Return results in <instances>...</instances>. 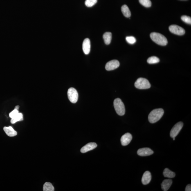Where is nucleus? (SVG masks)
Returning a JSON list of instances; mask_svg holds the SVG:
<instances>
[{
  "mask_svg": "<svg viewBox=\"0 0 191 191\" xmlns=\"http://www.w3.org/2000/svg\"><path fill=\"white\" fill-rule=\"evenodd\" d=\"M120 66V63L117 60L109 61L106 65L105 68L108 71H112L118 68Z\"/></svg>",
  "mask_w": 191,
  "mask_h": 191,
  "instance_id": "obj_8",
  "label": "nucleus"
},
{
  "mask_svg": "<svg viewBox=\"0 0 191 191\" xmlns=\"http://www.w3.org/2000/svg\"><path fill=\"white\" fill-rule=\"evenodd\" d=\"M103 38L106 45L109 44L112 39V34L110 32H106L103 35Z\"/></svg>",
  "mask_w": 191,
  "mask_h": 191,
  "instance_id": "obj_16",
  "label": "nucleus"
},
{
  "mask_svg": "<svg viewBox=\"0 0 191 191\" xmlns=\"http://www.w3.org/2000/svg\"><path fill=\"white\" fill-rule=\"evenodd\" d=\"M160 62V59L156 56H152L149 58L147 60V62L149 64H156Z\"/></svg>",
  "mask_w": 191,
  "mask_h": 191,
  "instance_id": "obj_21",
  "label": "nucleus"
},
{
  "mask_svg": "<svg viewBox=\"0 0 191 191\" xmlns=\"http://www.w3.org/2000/svg\"><path fill=\"white\" fill-rule=\"evenodd\" d=\"M43 190L44 191H54L55 189L51 183L47 182L43 185Z\"/></svg>",
  "mask_w": 191,
  "mask_h": 191,
  "instance_id": "obj_20",
  "label": "nucleus"
},
{
  "mask_svg": "<svg viewBox=\"0 0 191 191\" xmlns=\"http://www.w3.org/2000/svg\"><path fill=\"white\" fill-rule=\"evenodd\" d=\"M132 135L129 133H126L122 136L121 138V142L122 145L126 146L129 145L132 140Z\"/></svg>",
  "mask_w": 191,
  "mask_h": 191,
  "instance_id": "obj_10",
  "label": "nucleus"
},
{
  "mask_svg": "<svg viewBox=\"0 0 191 191\" xmlns=\"http://www.w3.org/2000/svg\"><path fill=\"white\" fill-rule=\"evenodd\" d=\"M90 41L89 38L84 39L82 43V50L85 55H88L90 51Z\"/></svg>",
  "mask_w": 191,
  "mask_h": 191,
  "instance_id": "obj_11",
  "label": "nucleus"
},
{
  "mask_svg": "<svg viewBox=\"0 0 191 191\" xmlns=\"http://www.w3.org/2000/svg\"><path fill=\"white\" fill-rule=\"evenodd\" d=\"M140 4L143 6L149 8L152 5V3L150 0H139Z\"/></svg>",
  "mask_w": 191,
  "mask_h": 191,
  "instance_id": "obj_22",
  "label": "nucleus"
},
{
  "mask_svg": "<svg viewBox=\"0 0 191 191\" xmlns=\"http://www.w3.org/2000/svg\"><path fill=\"white\" fill-rule=\"evenodd\" d=\"M23 119V115L22 113H19L17 116L14 117V118H12L11 120V123L12 124H14L16 122L22 121Z\"/></svg>",
  "mask_w": 191,
  "mask_h": 191,
  "instance_id": "obj_19",
  "label": "nucleus"
},
{
  "mask_svg": "<svg viewBox=\"0 0 191 191\" xmlns=\"http://www.w3.org/2000/svg\"><path fill=\"white\" fill-rule=\"evenodd\" d=\"M150 37L153 41L160 46H166L168 43L166 38L161 34L152 32L150 34Z\"/></svg>",
  "mask_w": 191,
  "mask_h": 191,
  "instance_id": "obj_2",
  "label": "nucleus"
},
{
  "mask_svg": "<svg viewBox=\"0 0 191 191\" xmlns=\"http://www.w3.org/2000/svg\"><path fill=\"white\" fill-rule=\"evenodd\" d=\"M182 20L185 23L191 25V18L188 16L183 15L181 17Z\"/></svg>",
  "mask_w": 191,
  "mask_h": 191,
  "instance_id": "obj_24",
  "label": "nucleus"
},
{
  "mask_svg": "<svg viewBox=\"0 0 191 191\" xmlns=\"http://www.w3.org/2000/svg\"><path fill=\"white\" fill-rule=\"evenodd\" d=\"M97 1V0H86L85 4L86 7H91L95 5Z\"/></svg>",
  "mask_w": 191,
  "mask_h": 191,
  "instance_id": "obj_23",
  "label": "nucleus"
},
{
  "mask_svg": "<svg viewBox=\"0 0 191 191\" xmlns=\"http://www.w3.org/2000/svg\"><path fill=\"white\" fill-rule=\"evenodd\" d=\"M126 41L130 44H133L136 42V39L134 37H127L126 38Z\"/></svg>",
  "mask_w": 191,
  "mask_h": 191,
  "instance_id": "obj_25",
  "label": "nucleus"
},
{
  "mask_svg": "<svg viewBox=\"0 0 191 191\" xmlns=\"http://www.w3.org/2000/svg\"><path fill=\"white\" fill-rule=\"evenodd\" d=\"M19 109V106H15V109H17L18 110V109Z\"/></svg>",
  "mask_w": 191,
  "mask_h": 191,
  "instance_id": "obj_28",
  "label": "nucleus"
},
{
  "mask_svg": "<svg viewBox=\"0 0 191 191\" xmlns=\"http://www.w3.org/2000/svg\"><path fill=\"white\" fill-rule=\"evenodd\" d=\"M6 134L9 137H14L17 136V132L14 130L12 127H4L3 128Z\"/></svg>",
  "mask_w": 191,
  "mask_h": 191,
  "instance_id": "obj_14",
  "label": "nucleus"
},
{
  "mask_svg": "<svg viewBox=\"0 0 191 191\" xmlns=\"http://www.w3.org/2000/svg\"><path fill=\"white\" fill-rule=\"evenodd\" d=\"M135 86L137 89H147L151 87L150 84L146 79L140 77L137 79L135 83Z\"/></svg>",
  "mask_w": 191,
  "mask_h": 191,
  "instance_id": "obj_4",
  "label": "nucleus"
},
{
  "mask_svg": "<svg viewBox=\"0 0 191 191\" xmlns=\"http://www.w3.org/2000/svg\"><path fill=\"white\" fill-rule=\"evenodd\" d=\"M164 111L163 109H158L153 110L149 114L148 120L151 123H154L159 120L163 116Z\"/></svg>",
  "mask_w": 191,
  "mask_h": 191,
  "instance_id": "obj_1",
  "label": "nucleus"
},
{
  "mask_svg": "<svg viewBox=\"0 0 191 191\" xmlns=\"http://www.w3.org/2000/svg\"><path fill=\"white\" fill-rule=\"evenodd\" d=\"M97 146L96 143H94V142L89 143L86 144L84 146L82 147L81 149L80 152L82 153L87 152L96 148Z\"/></svg>",
  "mask_w": 191,
  "mask_h": 191,
  "instance_id": "obj_12",
  "label": "nucleus"
},
{
  "mask_svg": "<svg viewBox=\"0 0 191 191\" xmlns=\"http://www.w3.org/2000/svg\"><path fill=\"white\" fill-rule=\"evenodd\" d=\"M68 98L72 103H75L78 98V94L77 90L73 88L68 89L67 92Z\"/></svg>",
  "mask_w": 191,
  "mask_h": 191,
  "instance_id": "obj_5",
  "label": "nucleus"
},
{
  "mask_svg": "<svg viewBox=\"0 0 191 191\" xmlns=\"http://www.w3.org/2000/svg\"><path fill=\"white\" fill-rule=\"evenodd\" d=\"M185 191H191V185L190 184H189L187 185L185 188Z\"/></svg>",
  "mask_w": 191,
  "mask_h": 191,
  "instance_id": "obj_27",
  "label": "nucleus"
},
{
  "mask_svg": "<svg viewBox=\"0 0 191 191\" xmlns=\"http://www.w3.org/2000/svg\"><path fill=\"white\" fill-rule=\"evenodd\" d=\"M172 183L171 179H166L163 181L161 184V188L163 190L167 191L170 188Z\"/></svg>",
  "mask_w": 191,
  "mask_h": 191,
  "instance_id": "obj_15",
  "label": "nucleus"
},
{
  "mask_svg": "<svg viewBox=\"0 0 191 191\" xmlns=\"http://www.w3.org/2000/svg\"><path fill=\"white\" fill-rule=\"evenodd\" d=\"M183 123L180 122H178L174 126L171 130L170 135L171 137L175 138L179 134L183 127Z\"/></svg>",
  "mask_w": 191,
  "mask_h": 191,
  "instance_id": "obj_6",
  "label": "nucleus"
},
{
  "mask_svg": "<svg viewBox=\"0 0 191 191\" xmlns=\"http://www.w3.org/2000/svg\"><path fill=\"white\" fill-rule=\"evenodd\" d=\"M122 12L124 15L127 17H130L131 16V13L128 7L126 5H124L122 7Z\"/></svg>",
  "mask_w": 191,
  "mask_h": 191,
  "instance_id": "obj_17",
  "label": "nucleus"
},
{
  "mask_svg": "<svg viewBox=\"0 0 191 191\" xmlns=\"http://www.w3.org/2000/svg\"><path fill=\"white\" fill-rule=\"evenodd\" d=\"M137 153L140 156H150L154 153V152L148 148H144L139 149Z\"/></svg>",
  "mask_w": 191,
  "mask_h": 191,
  "instance_id": "obj_9",
  "label": "nucleus"
},
{
  "mask_svg": "<svg viewBox=\"0 0 191 191\" xmlns=\"http://www.w3.org/2000/svg\"><path fill=\"white\" fill-rule=\"evenodd\" d=\"M169 30L171 33L177 35H182L185 33V30L183 28L177 25H171Z\"/></svg>",
  "mask_w": 191,
  "mask_h": 191,
  "instance_id": "obj_7",
  "label": "nucleus"
},
{
  "mask_svg": "<svg viewBox=\"0 0 191 191\" xmlns=\"http://www.w3.org/2000/svg\"><path fill=\"white\" fill-rule=\"evenodd\" d=\"M163 174L165 177L170 178H174L176 176L174 172L172 171L168 168H166L164 170Z\"/></svg>",
  "mask_w": 191,
  "mask_h": 191,
  "instance_id": "obj_18",
  "label": "nucleus"
},
{
  "mask_svg": "<svg viewBox=\"0 0 191 191\" xmlns=\"http://www.w3.org/2000/svg\"><path fill=\"white\" fill-rule=\"evenodd\" d=\"M152 179L151 173L149 171H147L144 173L142 178V182L143 185H147L150 182Z\"/></svg>",
  "mask_w": 191,
  "mask_h": 191,
  "instance_id": "obj_13",
  "label": "nucleus"
},
{
  "mask_svg": "<svg viewBox=\"0 0 191 191\" xmlns=\"http://www.w3.org/2000/svg\"><path fill=\"white\" fill-rule=\"evenodd\" d=\"M173 140H175V138H173Z\"/></svg>",
  "mask_w": 191,
  "mask_h": 191,
  "instance_id": "obj_29",
  "label": "nucleus"
},
{
  "mask_svg": "<svg viewBox=\"0 0 191 191\" xmlns=\"http://www.w3.org/2000/svg\"><path fill=\"white\" fill-rule=\"evenodd\" d=\"M114 106L115 111L117 114L120 116H123L125 114V106L119 98L115 99L114 101Z\"/></svg>",
  "mask_w": 191,
  "mask_h": 191,
  "instance_id": "obj_3",
  "label": "nucleus"
},
{
  "mask_svg": "<svg viewBox=\"0 0 191 191\" xmlns=\"http://www.w3.org/2000/svg\"><path fill=\"white\" fill-rule=\"evenodd\" d=\"M19 113V111L17 109H14L13 111L9 113V116L10 118H14Z\"/></svg>",
  "mask_w": 191,
  "mask_h": 191,
  "instance_id": "obj_26",
  "label": "nucleus"
}]
</instances>
